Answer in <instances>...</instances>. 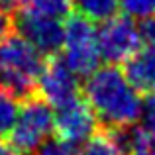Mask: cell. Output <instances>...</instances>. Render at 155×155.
Wrapping results in <instances>:
<instances>
[{
  "label": "cell",
  "mask_w": 155,
  "mask_h": 155,
  "mask_svg": "<svg viewBox=\"0 0 155 155\" xmlns=\"http://www.w3.org/2000/svg\"><path fill=\"white\" fill-rule=\"evenodd\" d=\"M106 132L114 137V141L126 155H155V136L143 132L140 126L134 124L128 128H114Z\"/></svg>",
  "instance_id": "10"
},
{
  "label": "cell",
  "mask_w": 155,
  "mask_h": 155,
  "mask_svg": "<svg viewBox=\"0 0 155 155\" xmlns=\"http://www.w3.org/2000/svg\"><path fill=\"white\" fill-rule=\"evenodd\" d=\"M53 132L57 137L69 143L83 147L84 141L91 140L98 132V118L94 110L87 102V98L77 96L65 104L55 106L53 112Z\"/></svg>",
  "instance_id": "5"
},
{
  "label": "cell",
  "mask_w": 155,
  "mask_h": 155,
  "mask_svg": "<svg viewBox=\"0 0 155 155\" xmlns=\"http://www.w3.org/2000/svg\"><path fill=\"white\" fill-rule=\"evenodd\" d=\"M126 77L143 94L155 92V47L137 49L126 61Z\"/></svg>",
  "instance_id": "9"
},
{
  "label": "cell",
  "mask_w": 155,
  "mask_h": 155,
  "mask_svg": "<svg viewBox=\"0 0 155 155\" xmlns=\"http://www.w3.org/2000/svg\"><path fill=\"white\" fill-rule=\"evenodd\" d=\"M14 28L22 38H26L31 45H35L43 55H57L63 47V24L61 20L43 16L38 12H30L20 8L14 18Z\"/></svg>",
  "instance_id": "7"
},
{
  "label": "cell",
  "mask_w": 155,
  "mask_h": 155,
  "mask_svg": "<svg viewBox=\"0 0 155 155\" xmlns=\"http://www.w3.org/2000/svg\"><path fill=\"white\" fill-rule=\"evenodd\" d=\"M63 59L79 77H88L98 69L100 47H98V30L94 22L84 18L83 14L67 16L63 24Z\"/></svg>",
  "instance_id": "4"
},
{
  "label": "cell",
  "mask_w": 155,
  "mask_h": 155,
  "mask_svg": "<svg viewBox=\"0 0 155 155\" xmlns=\"http://www.w3.org/2000/svg\"><path fill=\"white\" fill-rule=\"evenodd\" d=\"M18 98L14 94H10L8 91H2L0 88V140L2 137H8L12 126L16 122V116H18Z\"/></svg>",
  "instance_id": "14"
},
{
  "label": "cell",
  "mask_w": 155,
  "mask_h": 155,
  "mask_svg": "<svg viewBox=\"0 0 155 155\" xmlns=\"http://www.w3.org/2000/svg\"><path fill=\"white\" fill-rule=\"evenodd\" d=\"M100 57L108 65L126 63L141 47L137 26L130 16H112L98 28Z\"/></svg>",
  "instance_id": "6"
},
{
  "label": "cell",
  "mask_w": 155,
  "mask_h": 155,
  "mask_svg": "<svg viewBox=\"0 0 155 155\" xmlns=\"http://www.w3.org/2000/svg\"><path fill=\"white\" fill-rule=\"evenodd\" d=\"M84 98L104 130L137 124L141 108L140 91L116 65L98 67L84 81Z\"/></svg>",
  "instance_id": "1"
},
{
  "label": "cell",
  "mask_w": 155,
  "mask_h": 155,
  "mask_svg": "<svg viewBox=\"0 0 155 155\" xmlns=\"http://www.w3.org/2000/svg\"><path fill=\"white\" fill-rule=\"evenodd\" d=\"M12 30H14V20L10 18V14L6 10L0 8V41L6 39L12 34Z\"/></svg>",
  "instance_id": "19"
},
{
  "label": "cell",
  "mask_w": 155,
  "mask_h": 155,
  "mask_svg": "<svg viewBox=\"0 0 155 155\" xmlns=\"http://www.w3.org/2000/svg\"><path fill=\"white\" fill-rule=\"evenodd\" d=\"M137 124H140V128L143 130V132L155 136V92L145 94V98L141 100Z\"/></svg>",
  "instance_id": "16"
},
{
  "label": "cell",
  "mask_w": 155,
  "mask_h": 155,
  "mask_svg": "<svg viewBox=\"0 0 155 155\" xmlns=\"http://www.w3.org/2000/svg\"><path fill=\"white\" fill-rule=\"evenodd\" d=\"M79 155H126V153L122 151V147L114 141V137L106 130L98 128V132L91 140L84 141Z\"/></svg>",
  "instance_id": "13"
},
{
  "label": "cell",
  "mask_w": 155,
  "mask_h": 155,
  "mask_svg": "<svg viewBox=\"0 0 155 155\" xmlns=\"http://www.w3.org/2000/svg\"><path fill=\"white\" fill-rule=\"evenodd\" d=\"M45 55L20 34L0 41V88L18 100L38 94V83L45 69Z\"/></svg>",
  "instance_id": "2"
},
{
  "label": "cell",
  "mask_w": 155,
  "mask_h": 155,
  "mask_svg": "<svg viewBox=\"0 0 155 155\" xmlns=\"http://www.w3.org/2000/svg\"><path fill=\"white\" fill-rule=\"evenodd\" d=\"M0 155H18V153L12 149V145H10V143H6V141L0 140Z\"/></svg>",
  "instance_id": "21"
},
{
  "label": "cell",
  "mask_w": 155,
  "mask_h": 155,
  "mask_svg": "<svg viewBox=\"0 0 155 155\" xmlns=\"http://www.w3.org/2000/svg\"><path fill=\"white\" fill-rule=\"evenodd\" d=\"M120 8L130 18H147L155 14V0H120Z\"/></svg>",
  "instance_id": "17"
},
{
  "label": "cell",
  "mask_w": 155,
  "mask_h": 155,
  "mask_svg": "<svg viewBox=\"0 0 155 155\" xmlns=\"http://www.w3.org/2000/svg\"><path fill=\"white\" fill-rule=\"evenodd\" d=\"M81 147L61 140V137H47L31 155H79Z\"/></svg>",
  "instance_id": "15"
},
{
  "label": "cell",
  "mask_w": 155,
  "mask_h": 155,
  "mask_svg": "<svg viewBox=\"0 0 155 155\" xmlns=\"http://www.w3.org/2000/svg\"><path fill=\"white\" fill-rule=\"evenodd\" d=\"M20 6L24 10L38 12V14L61 20V18H67L71 14L73 6H75V0H22Z\"/></svg>",
  "instance_id": "12"
},
{
  "label": "cell",
  "mask_w": 155,
  "mask_h": 155,
  "mask_svg": "<svg viewBox=\"0 0 155 155\" xmlns=\"http://www.w3.org/2000/svg\"><path fill=\"white\" fill-rule=\"evenodd\" d=\"M38 94L45 98L51 106L65 104L81 94L79 75L65 63L63 57L53 55L45 63L38 83Z\"/></svg>",
  "instance_id": "8"
},
{
  "label": "cell",
  "mask_w": 155,
  "mask_h": 155,
  "mask_svg": "<svg viewBox=\"0 0 155 155\" xmlns=\"http://www.w3.org/2000/svg\"><path fill=\"white\" fill-rule=\"evenodd\" d=\"M137 31H140L141 45L155 47V14L141 18V22L137 24Z\"/></svg>",
  "instance_id": "18"
},
{
  "label": "cell",
  "mask_w": 155,
  "mask_h": 155,
  "mask_svg": "<svg viewBox=\"0 0 155 155\" xmlns=\"http://www.w3.org/2000/svg\"><path fill=\"white\" fill-rule=\"evenodd\" d=\"M51 134H53L51 104L39 94H34L22 100L16 122L6 140L18 155H31Z\"/></svg>",
  "instance_id": "3"
},
{
  "label": "cell",
  "mask_w": 155,
  "mask_h": 155,
  "mask_svg": "<svg viewBox=\"0 0 155 155\" xmlns=\"http://www.w3.org/2000/svg\"><path fill=\"white\" fill-rule=\"evenodd\" d=\"M20 2H22V0H0V8L6 10V12H12L20 6Z\"/></svg>",
  "instance_id": "20"
},
{
  "label": "cell",
  "mask_w": 155,
  "mask_h": 155,
  "mask_svg": "<svg viewBox=\"0 0 155 155\" xmlns=\"http://www.w3.org/2000/svg\"><path fill=\"white\" fill-rule=\"evenodd\" d=\"M75 8L92 22H104L116 16L120 10V0H75Z\"/></svg>",
  "instance_id": "11"
}]
</instances>
